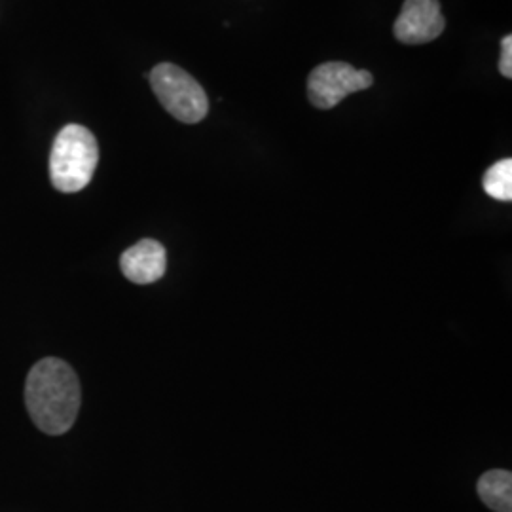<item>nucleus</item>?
<instances>
[{
  "instance_id": "obj_4",
  "label": "nucleus",
  "mask_w": 512,
  "mask_h": 512,
  "mask_svg": "<svg viewBox=\"0 0 512 512\" xmlns=\"http://www.w3.org/2000/svg\"><path fill=\"white\" fill-rule=\"evenodd\" d=\"M372 74L353 69L344 61H329L311 71L308 78V99L315 109H334L351 93L363 92L372 86Z\"/></svg>"
},
{
  "instance_id": "obj_2",
  "label": "nucleus",
  "mask_w": 512,
  "mask_h": 512,
  "mask_svg": "<svg viewBox=\"0 0 512 512\" xmlns=\"http://www.w3.org/2000/svg\"><path fill=\"white\" fill-rule=\"evenodd\" d=\"M99 162V147L92 131L78 124H69L55 137L50 154V179L55 190L74 194L92 181Z\"/></svg>"
},
{
  "instance_id": "obj_7",
  "label": "nucleus",
  "mask_w": 512,
  "mask_h": 512,
  "mask_svg": "<svg viewBox=\"0 0 512 512\" xmlns=\"http://www.w3.org/2000/svg\"><path fill=\"white\" fill-rule=\"evenodd\" d=\"M478 495L482 503L495 512H512V475L509 471L495 469L480 476Z\"/></svg>"
},
{
  "instance_id": "obj_6",
  "label": "nucleus",
  "mask_w": 512,
  "mask_h": 512,
  "mask_svg": "<svg viewBox=\"0 0 512 512\" xmlns=\"http://www.w3.org/2000/svg\"><path fill=\"white\" fill-rule=\"evenodd\" d=\"M120 268L129 281L137 285H148L162 279L167 268L164 245L154 239H143L135 243L120 258Z\"/></svg>"
},
{
  "instance_id": "obj_9",
  "label": "nucleus",
  "mask_w": 512,
  "mask_h": 512,
  "mask_svg": "<svg viewBox=\"0 0 512 512\" xmlns=\"http://www.w3.org/2000/svg\"><path fill=\"white\" fill-rule=\"evenodd\" d=\"M499 71L505 78H512V37L501 40V61H499Z\"/></svg>"
},
{
  "instance_id": "obj_1",
  "label": "nucleus",
  "mask_w": 512,
  "mask_h": 512,
  "mask_svg": "<svg viewBox=\"0 0 512 512\" xmlns=\"http://www.w3.org/2000/svg\"><path fill=\"white\" fill-rule=\"evenodd\" d=\"M25 404L40 431L67 433L80 410V382L73 368L54 357L38 361L27 376Z\"/></svg>"
},
{
  "instance_id": "obj_3",
  "label": "nucleus",
  "mask_w": 512,
  "mask_h": 512,
  "mask_svg": "<svg viewBox=\"0 0 512 512\" xmlns=\"http://www.w3.org/2000/svg\"><path fill=\"white\" fill-rule=\"evenodd\" d=\"M152 92L175 120L198 124L209 112V99L200 82L173 63H160L148 74Z\"/></svg>"
},
{
  "instance_id": "obj_5",
  "label": "nucleus",
  "mask_w": 512,
  "mask_h": 512,
  "mask_svg": "<svg viewBox=\"0 0 512 512\" xmlns=\"http://www.w3.org/2000/svg\"><path fill=\"white\" fill-rule=\"evenodd\" d=\"M446 19L439 0H404L393 33L403 44H427L444 33Z\"/></svg>"
},
{
  "instance_id": "obj_8",
  "label": "nucleus",
  "mask_w": 512,
  "mask_h": 512,
  "mask_svg": "<svg viewBox=\"0 0 512 512\" xmlns=\"http://www.w3.org/2000/svg\"><path fill=\"white\" fill-rule=\"evenodd\" d=\"M484 192L497 202H511L512 200V160L505 158L492 165L482 179Z\"/></svg>"
}]
</instances>
